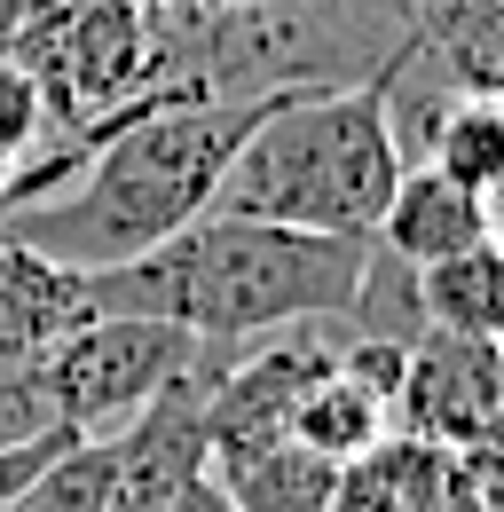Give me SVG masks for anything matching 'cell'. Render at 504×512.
I'll list each match as a JSON object with an SVG mask.
<instances>
[{
    "label": "cell",
    "mask_w": 504,
    "mask_h": 512,
    "mask_svg": "<svg viewBox=\"0 0 504 512\" xmlns=\"http://www.w3.org/2000/svg\"><path fill=\"white\" fill-rule=\"evenodd\" d=\"M56 8H63V0H0V56H16V48H24Z\"/></svg>",
    "instance_id": "21"
},
{
    "label": "cell",
    "mask_w": 504,
    "mask_h": 512,
    "mask_svg": "<svg viewBox=\"0 0 504 512\" xmlns=\"http://www.w3.org/2000/svg\"><path fill=\"white\" fill-rule=\"evenodd\" d=\"M394 182H402V150L386 127L378 79L315 87V95H276L260 111V127L237 142V158L213 190V213L323 229V237H371Z\"/></svg>",
    "instance_id": "4"
},
{
    "label": "cell",
    "mask_w": 504,
    "mask_h": 512,
    "mask_svg": "<svg viewBox=\"0 0 504 512\" xmlns=\"http://www.w3.org/2000/svg\"><path fill=\"white\" fill-rule=\"evenodd\" d=\"M418 56L457 95H504V0H402Z\"/></svg>",
    "instance_id": "11"
},
{
    "label": "cell",
    "mask_w": 504,
    "mask_h": 512,
    "mask_svg": "<svg viewBox=\"0 0 504 512\" xmlns=\"http://www.w3.org/2000/svg\"><path fill=\"white\" fill-rule=\"evenodd\" d=\"M394 426L418 434V442H441V449L504 442V347L497 339L426 331V339L402 355Z\"/></svg>",
    "instance_id": "7"
},
{
    "label": "cell",
    "mask_w": 504,
    "mask_h": 512,
    "mask_svg": "<svg viewBox=\"0 0 504 512\" xmlns=\"http://www.w3.org/2000/svg\"><path fill=\"white\" fill-rule=\"evenodd\" d=\"M457 489V449L418 442V434H386L363 457L339 465L331 512H441V497Z\"/></svg>",
    "instance_id": "10"
},
{
    "label": "cell",
    "mask_w": 504,
    "mask_h": 512,
    "mask_svg": "<svg viewBox=\"0 0 504 512\" xmlns=\"http://www.w3.org/2000/svg\"><path fill=\"white\" fill-rule=\"evenodd\" d=\"M79 442L71 426L56 418V402H48V379H40V363H0V449H24V442Z\"/></svg>",
    "instance_id": "18"
},
{
    "label": "cell",
    "mask_w": 504,
    "mask_h": 512,
    "mask_svg": "<svg viewBox=\"0 0 504 512\" xmlns=\"http://www.w3.org/2000/svg\"><path fill=\"white\" fill-rule=\"evenodd\" d=\"M355 8H371V16H386V24H410V8H402V0H355Z\"/></svg>",
    "instance_id": "23"
},
{
    "label": "cell",
    "mask_w": 504,
    "mask_h": 512,
    "mask_svg": "<svg viewBox=\"0 0 504 512\" xmlns=\"http://www.w3.org/2000/svg\"><path fill=\"white\" fill-rule=\"evenodd\" d=\"M441 512H481V505H473L465 489H449V497H441Z\"/></svg>",
    "instance_id": "25"
},
{
    "label": "cell",
    "mask_w": 504,
    "mask_h": 512,
    "mask_svg": "<svg viewBox=\"0 0 504 512\" xmlns=\"http://www.w3.org/2000/svg\"><path fill=\"white\" fill-rule=\"evenodd\" d=\"M16 64L40 79L48 134H79L87 119L150 95V8H134V0H63L16 48Z\"/></svg>",
    "instance_id": "6"
},
{
    "label": "cell",
    "mask_w": 504,
    "mask_h": 512,
    "mask_svg": "<svg viewBox=\"0 0 504 512\" xmlns=\"http://www.w3.org/2000/svg\"><path fill=\"white\" fill-rule=\"evenodd\" d=\"M189 355H197V339L174 331V323L95 316L79 331H63L56 347L40 355V379H48L56 418L79 442H119L126 426L189 371Z\"/></svg>",
    "instance_id": "5"
},
{
    "label": "cell",
    "mask_w": 504,
    "mask_h": 512,
    "mask_svg": "<svg viewBox=\"0 0 504 512\" xmlns=\"http://www.w3.org/2000/svg\"><path fill=\"white\" fill-rule=\"evenodd\" d=\"M166 512H237V505L221 497V481H213V473H197V481H189V489H182Z\"/></svg>",
    "instance_id": "22"
},
{
    "label": "cell",
    "mask_w": 504,
    "mask_h": 512,
    "mask_svg": "<svg viewBox=\"0 0 504 512\" xmlns=\"http://www.w3.org/2000/svg\"><path fill=\"white\" fill-rule=\"evenodd\" d=\"M284 434H292L300 449H315V457H331V465H347V457H363L371 442L394 434V402L371 394L363 379H347V371L331 363V371L300 394V410H292Z\"/></svg>",
    "instance_id": "13"
},
{
    "label": "cell",
    "mask_w": 504,
    "mask_h": 512,
    "mask_svg": "<svg viewBox=\"0 0 504 512\" xmlns=\"http://www.w3.org/2000/svg\"><path fill=\"white\" fill-rule=\"evenodd\" d=\"M111 489H119V442H79L0 512H111Z\"/></svg>",
    "instance_id": "17"
},
{
    "label": "cell",
    "mask_w": 504,
    "mask_h": 512,
    "mask_svg": "<svg viewBox=\"0 0 504 512\" xmlns=\"http://www.w3.org/2000/svg\"><path fill=\"white\" fill-rule=\"evenodd\" d=\"M410 48L355 0H268V8H150V87L189 103H268L315 87H363Z\"/></svg>",
    "instance_id": "3"
},
{
    "label": "cell",
    "mask_w": 504,
    "mask_h": 512,
    "mask_svg": "<svg viewBox=\"0 0 504 512\" xmlns=\"http://www.w3.org/2000/svg\"><path fill=\"white\" fill-rule=\"evenodd\" d=\"M371 237H323L284 221H237L205 213L158 253H134L119 268H87V316H150L189 339L245 347L292 323H339Z\"/></svg>",
    "instance_id": "2"
},
{
    "label": "cell",
    "mask_w": 504,
    "mask_h": 512,
    "mask_svg": "<svg viewBox=\"0 0 504 512\" xmlns=\"http://www.w3.org/2000/svg\"><path fill=\"white\" fill-rule=\"evenodd\" d=\"M48 134V103H40V79L16 64V56H0V174L32 150Z\"/></svg>",
    "instance_id": "19"
},
{
    "label": "cell",
    "mask_w": 504,
    "mask_h": 512,
    "mask_svg": "<svg viewBox=\"0 0 504 512\" xmlns=\"http://www.w3.org/2000/svg\"><path fill=\"white\" fill-rule=\"evenodd\" d=\"M457 489H465L481 512H504V442L457 449Z\"/></svg>",
    "instance_id": "20"
},
{
    "label": "cell",
    "mask_w": 504,
    "mask_h": 512,
    "mask_svg": "<svg viewBox=\"0 0 504 512\" xmlns=\"http://www.w3.org/2000/svg\"><path fill=\"white\" fill-rule=\"evenodd\" d=\"M134 8H166V0H134Z\"/></svg>",
    "instance_id": "27"
},
{
    "label": "cell",
    "mask_w": 504,
    "mask_h": 512,
    "mask_svg": "<svg viewBox=\"0 0 504 512\" xmlns=\"http://www.w3.org/2000/svg\"><path fill=\"white\" fill-rule=\"evenodd\" d=\"M87 316V284L79 268H56L32 245L0 237V363H40L63 331H79Z\"/></svg>",
    "instance_id": "9"
},
{
    "label": "cell",
    "mask_w": 504,
    "mask_h": 512,
    "mask_svg": "<svg viewBox=\"0 0 504 512\" xmlns=\"http://www.w3.org/2000/svg\"><path fill=\"white\" fill-rule=\"evenodd\" d=\"M489 237H497V245H504V190L489 197Z\"/></svg>",
    "instance_id": "24"
},
{
    "label": "cell",
    "mask_w": 504,
    "mask_h": 512,
    "mask_svg": "<svg viewBox=\"0 0 504 512\" xmlns=\"http://www.w3.org/2000/svg\"><path fill=\"white\" fill-rule=\"evenodd\" d=\"M481 237H489V197L449 182L441 166H402V182H394V197H386V213L371 229V245L402 253L410 268H434V260L465 253Z\"/></svg>",
    "instance_id": "8"
},
{
    "label": "cell",
    "mask_w": 504,
    "mask_h": 512,
    "mask_svg": "<svg viewBox=\"0 0 504 512\" xmlns=\"http://www.w3.org/2000/svg\"><path fill=\"white\" fill-rule=\"evenodd\" d=\"M339 331H347V339H378V347H418V339L434 331V323H426V276L402 253L371 245L355 292H347V308H339Z\"/></svg>",
    "instance_id": "15"
},
{
    "label": "cell",
    "mask_w": 504,
    "mask_h": 512,
    "mask_svg": "<svg viewBox=\"0 0 504 512\" xmlns=\"http://www.w3.org/2000/svg\"><path fill=\"white\" fill-rule=\"evenodd\" d=\"M221 481V497L237 512H331V489H339V465L300 449L292 434H268V442H245L229 457L205 465Z\"/></svg>",
    "instance_id": "12"
},
{
    "label": "cell",
    "mask_w": 504,
    "mask_h": 512,
    "mask_svg": "<svg viewBox=\"0 0 504 512\" xmlns=\"http://www.w3.org/2000/svg\"><path fill=\"white\" fill-rule=\"evenodd\" d=\"M426 166H441L449 182H465L473 197L504 190V95H457L449 119L434 127Z\"/></svg>",
    "instance_id": "16"
},
{
    "label": "cell",
    "mask_w": 504,
    "mask_h": 512,
    "mask_svg": "<svg viewBox=\"0 0 504 512\" xmlns=\"http://www.w3.org/2000/svg\"><path fill=\"white\" fill-rule=\"evenodd\" d=\"M189 8H268V0H189Z\"/></svg>",
    "instance_id": "26"
},
{
    "label": "cell",
    "mask_w": 504,
    "mask_h": 512,
    "mask_svg": "<svg viewBox=\"0 0 504 512\" xmlns=\"http://www.w3.org/2000/svg\"><path fill=\"white\" fill-rule=\"evenodd\" d=\"M418 276H426V323H434V331L497 339L504 347V245L497 237L434 260V268H418Z\"/></svg>",
    "instance_id": "14"
},
{
    "label": "cell",
    "mask_w": 504,
    "mask_h": 512,
    "mask_svg": "<svg viewBox=\"0 0 504 512\" xmlns=\"http://www.w3.org/2000/svg\"><path fill=\"white\" fill-rule=\"evenodd\" d=\"M268 103H189V95L150 87L111 111V134L56 197L0 213V237L32 245L56 268H79V276L158 253L166 237H182L189 221L213 213V190Z\"/></svg>",
    "instance_id": "1"
}]
</instances>
